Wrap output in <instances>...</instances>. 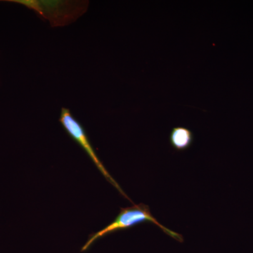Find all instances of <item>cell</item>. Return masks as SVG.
Listing matches in <instances>:
<instances>
[{"instance_id":"cell-1","label":"cell","mask_w":253,"mask_h":253,"mask_svg":"<svg viewBox=\"0 0 253 253\" xmlns=\"http://www.w3.org/2000/svg\"><path fill=\"white\" fill-rule=\"evenodd\" d=\"M33 10L40 17L47 20L52 27L64 26L78 19L87 9L88 1L9 0Z\"/></svg>"},{"instance_id":"cell-2","label":"cell","mask_w":253,"mask_h":253,"mask_svg":"<svg viewBox=\"0 0 253 253\" xmlns=\"http://www.w3.org/2000/svg\"><path fill=\"white\" fill-rule=\"evenodd\" d=\"M144 222L151 223V224L158 226L167 235L170 236L176 241L183 242V237L181 234L174 232L160 224L157 219L151 214L149 206L144 204H139L134 205L131 207L121 208L119 214L116 217L115 220L104 229L91 235L82 249V251H85L99 238L108 235L111 233L116 232V231L130 229L133 226Z\"/></svg>"},{"instance_id":"cell-3","label":"cell","mask_w":253,"mask_h":253,"mask_svg":"<svg viewBox=\"0 0 253 253\" xmlns=\"http://www.w3.org/2000/svg\"><path fill=\"white\" fill-rule=\"evenodd\" d=\"M59 121L61 124L62 125L65 130L66 131V132L71 136L73 140L76 141L83 148V150L85 151L86 154L91 158L92 162L94 163L95 166H96V168H98V169L104 175V177L114 187H116V189H118V191L123 196H125L126 199L129 200V201H130V202L132 203V201L129 199V197L126 196V193L121 189L119 184L116 182V180L112 177V176L109 174L107 169H106V168L103 165V163L100 161L99 158L96 156L94 149H93L92 146H91V143L89 142V139H88L87 136H86L84 127L82 126L81 123L78 122L76 118L73 117L69 109L62 108Z\"/></svg>"},{"instance_id":"cell-4","label":"cell","mask_w":253,"mask_h":253,"mask_svg":"<svg viewBox=\"0 0 253 253\" xmlns=\"http://www.w3.org/2000/svg\"><path fill=\"white\" fill-rule=\"evenodd\" d=\"M169 140L171 146L176 151H186L194 143V133L185 126H175L170 131Z\"/></svg>"}]
</instances>
